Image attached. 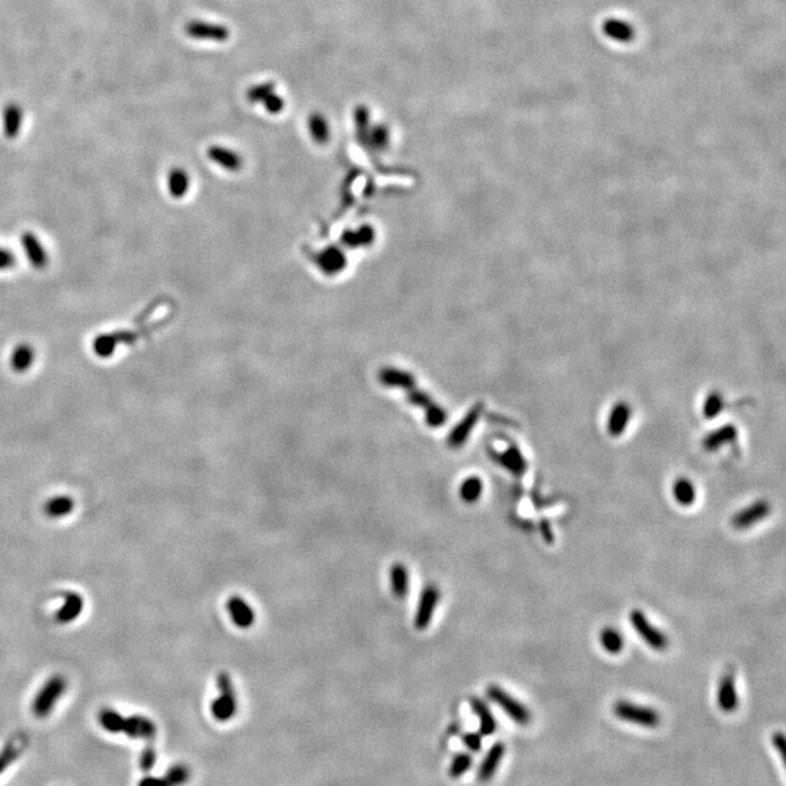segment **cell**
<instances>
[{
    "label": "cell",
    "mask_w": 786,
    "mask_h": 786,
    "mask_svg": "<svg viewBox=\"0 0 786 786\" xmlns=\"http://www.w3.org/2000/svg\"><path fill=\"white\" fill-rule=\"evenodd\" d=\"M603 32L619 43H629L634 38V28L619 19H607L603 24Z\"/></svg>",
    "instance_id": "cell-22"
},
{
    "label": "cell",
    "mask_w": 786,
    "mask_h": 786,
    "mask_svg": "<svg viewBox=\"0 0 786 786\" xmlns=\"http://www.w3.org/2000/svg\"><path fill=\"white\" fill-rule=\"evenodd\" d=\"M166 782V786H184L191 777V770L185 765H174L162 776Z\"/></svg>",
    "instance_id": "cell-34"
},
{
    "label": "cell",
    "mask_w": 786,
    "mask_h": 786,
    "mask_svg": "<svg viewBox=\"0 0 786 786\" xmlns=\"http://www.w3.org/2000/svg\"><path fill=\"white\" fill-rule=\"evenodd\" d=\"M217 685H219V696L212 702L210 710L214 720H217L219 722H226L236 715L238 705H236L233 685L227 673L219 675Z\"/></svg>",
    "instance_id": "cell-3"
},
{
    "label": "cell",
    "mask_w": 786,
    "mask_h": 786,
    "mask_svg": "<svg viewBox=\"0 0 786 786\" xmlns=\"http://www.w3.org/2000/svg\"><path fill=\"white\" fill-rule=\"evenodd\" d=\"M314 259H317L319 269H322L325 274H337L342 271L347 264L344 252L337 247H332L319 252Z\"/></svg>",
    "instance_id": "cell-17"
},
{
    "label": "cell",
    "mask_w": 786,
    "mask_h": 786,
    "mask_svg": "<svg viewBox=\"0 0 786 786\" xmlns=\"http://www.w3.org/2000/svg\"><path fill=\"white\" fill-rule=\"evenodd\" d=\"M484 492V482L479 477H469L460 485L459 495L466 504H475Z\"/></svg>",
    "instance_id": "cell-28"
},
{
    "label": "cell",
    "mask_w": 786,
    "mask_h": 786,
    "mask_svg": "<svg viewBox=\"0 0 786 786\" xmlns=\"http://www.w3.org/2000/svg\"><path fill=\"white\" fill-rule=\"evenodd\" d=\"M470 707L479 720V734L482 737H489V735L495 734V731L498 728L497 721H495V717L492 715V712L489 710V706L487 705V702H484L479 697H472L470 699Z\"/></svg>",
    "instance_id": "cell-16"
},
{
    "label": "cell",
    "mask_w": 786,
    "mask_h": 786,
    "mask_svg": "<svg viewBox=\"0 0 786 786\" xmlns=\"http://www.w3.org/2000/svg\"><path fill=\"white\" fill-rule=\"evenodd\" d=\"M379 379L384 386L389 387H399V389H412L415 387V377L401 369L395 367H384L379 373Z\"/></svg>",
    "instance_id": "cell-18"
},
{
    "label": "cell",
    "mask_w": 786,
    "mask_h": 786,
    "mask_svg": "<svg viewBox=\"0 0 786 786\" xmlns=\"http://www.w3.org/2000/svg\"><path fill=\"white\" fill-rule=\"evenodd\" d=\"M487 696L495 705H498L502 710V712L508 715L516 724L524 727L532 721V714L527 707L520 700H517L516 697L502 690L499 686H495V685L488 686Z\"/></svg>",
    "instance_id": "cell-4"
},
{
    "label": "cell",
    "mask_w": 786,
    "mask_h": 786,
    "mask_svg": "<svg viewBox=\"0 0 786 786\" xmlns=\"http://www.w3.org/2000/svg\"><path fill=\"white\" fill-rule=\"evenodd\" d=\"M275 92V85L272 82H267V84H259V85H255L252 88L248 89L247 92V99L252 104H257V102H262L268 95L274 94Z\"/></svg>",
    "instance_id": "cell-39"
},
{
    "label": "cell",
    "mask_w": 786,
    "mask_h": 786,
    "mask_svg": "<svg viewBox=\"0 0 786 786\" xmlns=\"http://www.w3.org/2000/svg\"><path fill=\"white\" fill-rule=\"evenodd\" d=\"M189 185L188 174L184 169H174L169 174V189L174 196H182Z\"/></svg>",
    "instance_id": "cell-37"
},
{
    "label": "cell",
    "mask_w": 786,
    "mask_h": 786,
    "mask_svg": "<svg viewBox=\"0 0 786 786\" xmlns=\"http://www.w3.org/2000/svg\"><path fill=\"white\" fill-rule=\"evenodd\" d=\"M491 456L494 457V460H497L505 470H508L509 474L514 475V477H522V475H524V472L527 470V462H526L524 456L514 446L508 447L502 453L491 452Z\"/></svg>",
    "instance_id": "cell-13"
},
{
    "label": "cell",
    "mask_w": 786,
    "mask_h": 786,
    "mask_svg": "<svg viewBox=\"0 0 786 786\" xmlns=\"http://www.w3.org/2000/svg\"><path fill=\"white\" fill-rule=\"evenodd\" d=\"M307 124H309V130H310V134H312L314 141L319 143V144L328 143V140H329V126H328V121L325 120V116L322 114H318V112L312 114L309 116Z\"/></svg>",
    "instance_id": "cell-29"
},
{
    "label": "cell",
    "mask_w": 786,
    "mask_h": 786,
    "mask_svg": "<svg viewBox=\"0 0 786 786\" xmlns=\"http://www.w3.org/2000/svg\"><path fill=\"white\" fill-rule=\"evenodd\" d=\"M76 502L70 495H56L44 504V513L50 519H63L71 514Z\"/></svg>",
    "instance_id": "cell-20"
},
{
    "label": "cell",
    "mask_w": 786,
    "mask_h": 786,
    "mask_svg": "<svg viewBox=\"0 0 786 786\" xmlns=\"http://www.w3.org/2000/svg\"><path fill=\"white\" fill-rule=\"evenodd\" d=\"M139 786H166V782L164 777L146 776L139 782Z\"/></svg>",
    "instance_id": "cell-47"
},
{
    "label": "cell",
    "mask_w": 786,
    "mask_h": 786,
    "mask_svg": "<svg viewBox=\"0 0 786 786\" xmlns=\"http://www.w3.org/2000/svg\"><path fill=\"white\" fill-rule=\"evenodd\" d=\"M21 123H22V109L15 105V104H11L5 108L4 111V129H5V134L8 137H15L18 133H19V129H21Z\"/></svg>",
    "instance_id": "cell-31"
},
{
    "label": "cell",
    "mask_w": 786,
    "mask_h": 786,
    "mask_svg": "<svg viewBox=\"0 0 786 786\" xmlns=\"http://www.w3.org/2000/svg\"><path fill=\"white\" fill-rule=\"evenodd\" d=\"M627 419H629V411H627L626 407H622V405H620V407L615 408V411H613L612 415H610L609 425H607L609 434L613 436V437L620 436L622 432L625 431V428H626Z\"/></svg>",
    "instance_id": "cell-33"
},
{
    "label": "cell",
    "mask_w": 786,
    "mask_h": 786,
    "mask_svg": "<svg viewBox=\"0 0 786 786\" xmlns=\"http://www.w3.org/2000/svg\"><path fill=\"white\" fill-rule=\"evenodd\" d=\"M613 714L620 721L644 728H657L661 722V715L651 706H644L627 700H619L613 706Z\"/></svg>",
    "instance_id": "cell-2"
},
{
    "label": "cell",
    "mask_w": 786,
    "mask_h": 786,
    "mask_svg": "<svg viewBox=\"0 0 786 786\" xmlns=\"http://www.w3.org/2000/svg\"><path fill=\"white\" fill-rule=\"evenodd\" d=\"M84 609H85L84 597L79 593L67 592L64 595V600H63L61 607L56 612L54 619L60 625H69V623L79 619V616L82 615Z\"/></svg>",
    "instance_id": "cell-10"
},
{
    "label": "cell",
    "mask_w": 786,
    "mask_h": 786,
    "mask_svg": "<svg viewBox=\"0 0 786 786\" xmlns=\"http://www.w3.org/2000/svg\"><path fill=\"white\" fill-rule=\"evenodd\" d=\"M599 640H600V644H602L603 650L607 654L617 655L625 648V640H623L622 634L619 631H616L615 627H605L603 631L600 632V635H599Z\"/></svg>",
    "instance_id": "cell-27"
},
{
    "label": "cell",
    "mask_w": 786,
    "mask_h": 786,
    "mask_svg": "<svg viewBox=\"0 0 786 786\" xmlns=\"http://www.w3.org/2000/svg\"><path fill=\"white\" fill-rule=\"evenodd\" d=\"M540 532H542V536L543 539L547 542V543H552L554 542V533H552V529H550L549 523L546 520H543L540 523Z\"/></svg>",
    "instance_id": "cell-48"
},
{
    "label": "cell",
    "mask_w": 786,
    "mask_h": 786,
    "mask_svg": "<svg viewBox=\"0 0 786 786\" xmlns=\"http://www.w3.org/2000/svg\"><path fill=\"white\" fill-rule=\"evenodd\" d=\"M354 121H356L359 139L362 141L366 137V134L370 129L369 127V123H370V111H369V108L364 106V105H359L356 108V111H354Z\"/></svg>",
    "instance_id": "cell-38"
},
{
    "label": "cell",
    "mask_w": 786,
    "mask_h": 786,
    "mask_svg": "<svg viewBox=\"0 0 786 786\" xmlns=\"http://www.w3.org/2000/svg\"><path fill=\"white\" fill-rule=\"evenodd\" d=\"M408 401H409L412 405L421 407L424 411L428 409L432 404H434V402L431 401V398L427 395L425 392L418 390V389H415V387L408 389Z\"/></svg>",
    "instance_id": "cell-42"
},
{
    "label": "cell",
    "mask_w": 786,
    "mask_h": 786,
    "mask_svg": "<svg viewBox=\"0 0 786 786\" xmlns=\"http://www.w3.org/2000/svg\"><path fill=\"white\" fill-rule=\"evenodd\" d=\"M772 744L775 747V750L779 753V756L782 759H785V749H786V738H785V734L777 731L772 735Z\"/></svg>",
    "instance_id": "cell-46"
},
{
    "label": "cell",
    "mask_w": 786,
    "mask_h": 786,
    "mask_svg": "<svg viewBox=\"0 0 786 786\" xmlns=\"http://www.w3.org/2000/svg\"><path fill=\"white\" fill-rule=\"evenodd\" d=\"M673 497L682 507H690L696 501V488L687 478H679L673 484Z\"/></svg>",
    "instance_id": "cell-25"
},
{
    "label": "cell",
    "mask_w": 786,
    "mask_h": 786,
    "mask_svg": "<svg viewBox=\"0 0 786 786\" xmlns=\"http://www.w3.org/2000/svg\"><path fill=\"white\" fill-rule=\"evenodd\" d=\"M262 102H264L265 109H267L269 114H279V112H282V111L284 109V101H283V98L279 96L275 92L271 94V95H268Z\"/></svg>",
    "instance_id": "cell-45"
},
{
    "label": "cell",
    "mask_w": 786,
    "mask_h": 786,
    "mask_svg": "<svg viewBox=\"0 0 786 786\" xmlns=\"http://www.w3.org/2000/svg\"><path fill=\"white\" fill-rule=\"evenodd\" d=\"M629 622H631L634 631L650 648L655 651H664L668 647V638L665 637V634L648 620L642 610H631V613H629Z\"/></svg>",
    "instance_id": "cell-5"
},
{
    "label": "cell",
    "mask_w": 786,
    "mask_h": 786,
    "mask_svg": "<svg viewBox=\"0 0 786 786\" xmlns=\"http://www.w3.org/2000/svg\"><path fill=\"white\" fill-rule=\"evenodd\" d=\"M67 690V680L61 675L51 676L39 690L36 692L34 700H32V714L36 718H47L53 710L56 707L60 697Z\"/></svg>",
    "instance_id": "cell-1"
},
{
    "label": "cell",
    "mask_w": 786,
    "mask_h": 786,
    "mask_svg": "<svg viewBox=\"0 0 786 786\" xmlns=\"http://www.w3.org/2000/svg\"><path fill=\"white\" fill-rule=\"evenodd\" d=\"M98 722L109 734H121L124 730L126 717H123L120 712L111 710V707H104L98 714Z\"/></svg>",
    "instance_id": "cell-23"
},
{
    "label": "cell",
    "mask_w": 786,
    "mask_h": 786,
    "mask_svg": "<svg viewBox=\"0 0 786 786\" xmlns=\"http://www.w3.org/2000/svg\"><path fill=\"white\" fill-rule=\"evenodd\" d=\"M462 740L472 753H478L482 749V735L479 732H466Z\"/></svg>",
    "instance_id": "cell-44"
},
{
    "label": "cell",
    "mask_w": 786,
    "mask_h": 786,
    "mask_svg": "<svg viewBox=\"0 0 786 786\" xmlns=\"http://www.w3.org/2000/svg\"><path fill=\"white\" fill-rule=\"evenodd\" d=\"M472 765H474V757H472L469 753L454 755V757L450 763V767H449L450 777H453V779L462 777L463 775H466L470 770Z\"/></svg>",
    "instance_id": "cell-35"
},
{
    "label": "cell",
    "mask_w": 786,
    "mask_h": 786,
    "mask_svg": "<svg viewBox=\"0 0 786 786\" xmlns=\"http://www.w3.org/2000/svg\"><path fill=\"white\" fill-rule=\"evenodd\" d=\"M32 363V349L28 348V347H19L15 349L14 356H12V366L15 370H25L31 366Z\"/></svg>",
    "instance_id": "cell-40"
},
{
    "label": "cell",
    "mask_w": 786,
    "mask_h": 786,
    "mask_svg": "<svg viewBox=\"0 0 786 786\" xmlns=\"http://www.w3.org/2000/svg\"><path fill=\"white\" fill-rule=\"evenodd\" d=\"M717 702L720 710L725 714H732L738 707V693H737L734 676L731 673L724 675V677L721 679Z\"/></svg>",
    "instance_id": "cell-14"
},
{
    "label": "cell",
    "mask_w": 786,
    "mask_h": 786,
    "mask_svg": "<svg viewBox=\"0 0 786 786\" xmlns=\"http://www.w3.org/2000/svg\"><path fill=\"white\" fill-rule=\"evenodd\" d=\"M479 414H481L479 407L472 408V411L463 418V421L454 427V429L452 431V434L447 439V444L452 449H459L464 444V442L467 440V437L470 434V431L474 429V427H475V424L479 418Z\"/></svg>",
    "instance_id": "cell-15"
},
{
    "label": "cell",
    "mask_w": 786,
    "mask_h": 786,
    "mask_svg": "<svg viewBox=\"0 0 786 786\" xmlns=\"http://www.w3.org/2000/svg\"><path fill=\"white\" fill-rule=\"evenodd\" d=\"M209 157L213 162H216L217 165H220L227 171H238L242 168L241 154L222 146H212L209 149Z\"/></svg>",
    "instance_id": "cell-19"
},
{
    "label": "cell",
    "mask_w": 786,
    "mask_h": 786,
    "mask_svg": "<svg viewBox=\"0 0 786 786\" xmlns=\"http://www.w3.org/2000/svg\"><path fill=\"white\" fill-rule=\"evenodd\" d=\"M376 238L374 234V230L373 227L370 226H363L360 227L359 230H348L344 233L342 236V242L347 245V247H351V248H357V247H369L370 244H373Z\"/></svg>",
    "instance_id": "cell-24"
},
{
    "label": "cell",
    "mask_w": 786,
    "mask_h": 786,
    "mask_svg": "<svg viewBox=\"0 0 786 786\" xmlns=\"http://www.w3.org/2000/svg\"><path fill=\"white\" fill-rule=\"evenodd\" d=\"M188 36L195 39H207V41H226L230 31L219 24H210L203 21H191L185 26Z\"/></svg>",
    "instance_id": "cell-8"
},
{
    "label": "cell",
    "mask_w": 786,
    "mask_h": 786,
    "mask_svg": "<svg viewBox=\"0 0 786 786\" xmlns=\"http://www.w3.org/2000/svg\"><path fill=\"white\" fill-rule=\"evenodd\" d=\"M504 755H505L504 742L497 741L495 744L491 745V749L485 755V757L481 762L479 769H478V780L481 783H487L494 777V775L497 773V770H498V767H499V765L504 759Z\"/></svg>",
    "instance_id": "cell-11"
},
{
    "label": "cell",
    "mask_w": 786,
    "mask_h": 786,
    "mask_svg": "<svg viewBox=\"0 0 786 786\" xmlns=\"http://www.w3.org/2000/svg\"><path fill=\"white\" fill-rule=\"evenodd\" d=\"M226 607L230 613L232 622L238 627L248 629L255 623V612L249 606V603L245 602L242 597L239 596L230 597L226 603Z\"/></svg>",
    "instance_id": "cell-9"
},
{
    "label": "cell",
    "mask_w": 786,
    "mask_h": 786,
    "mask_svg": "<svg viewBox=\"0 0 786 786\" xmlns=\"http://www.w3.org/2000/svg\"><path fill=\"white\" fill-rule=\"evenodd\" d=\"M735 437H737V431H735L734 427H731V425L724 427L718 431H714L712 434H710L703 440V449H706L707 452H714V450L722 447L724 444L731 443Z\"/></svg>",
    "instance_id": "cell-26"
},
{
    "label": "cell",
    "mask_w": 786,
    "mask_h": 786,
    "mask_svg": "<svg viewBox=\"0 0 786 786\" xmlns=\"http://www.w3.org/2000/svg\"><path fill=\"white\" fill-rule=\"evenodd\" d=\"M21 752H22V742L18 738L9 741L4 747V750L0 752V775H2L19 757Z\"/></svg>",
    "instance_id": "cell-32"
},
{
    "label": "cell",
    "mask_w": 786,
    "mask_h": 786,
    "mask_svg": "<svg viewBox=\"0 0 786 786\" xmlns=\"http://www.w3.org/2000/svg\"><path fill=\"white\" fill-rule=\"evenodd\" d=\"M770 514V504L766 499H759L734 514L731 524L737 530H747L765 520Z\"/></svg>",
    "instance_id": "cell-6"
},
{
    "label": "cell",
    "mask_w": 786,
    "mask_h": 786,
    "mask_svg": "<svg viewBox=\"0 0 786 786\" xmlns=\"http://www.w3.org/2000/svg\"><path fill=\"white\" fill-rule=\"evenodd\" d=\"M123 732L134 740H151L157 734L156 724L143 715L126 717Z\"/></svg>",
    "instance_id": "cell-12"
},
{
    "label": "cell",
    "mask_w": 786,
    "mask_h": 786,
    "mask_svg": "<svg viewBox=\"0 0 786 786\" xmlns=\"http://www.w3.org/2000/svg\"><path fill=\"white\" fill-rule=\"evenodd\" d=\"M24 247H25V249H26V252H28V255H29L34 265L43 267L46 264V259H47L46 254H44L43 248L39 247V244L36 242V239L34 238L32 234L28 233V234L24 236Z\"/></svg>",
    "instance_id": "cell-36"
},
{
    "label": "cell",
    "mask_w": 786,
    "mask_h": 786,
    "mask_svg": "<svg viewBox=\"0 0 786 786\" xmlns=\"http://www.w3.org/2000/svg\"><path fill=\"white\" fill-rule=\"evenodd\" d=\"M156 760H157V755H156V750L153 749V747H146V749L141 752L140 755V769L143 772H149L153 769V766L156 765Z\"/></svg>",
    "instance_id": "cell-43"
},
{
    "label": "cell",
    "mask_w": 786,
    "mask_h": 786,
    "mask_svg": "<svg viewBox=\"0 0 786 786\" xmlns=\"http://www.w3.org/2000/svg\"><path fill=\"white\" fill-rule=\"evenodd\" d=\"M425 417H427V424L429 427H442L447 418L444 409L437 404H432L428 409H425Z\"/></svg>",
    "instance_id": "cell-41"
},
{
    "label": "cell",
    "mask_w": 786,
    "mask_h": 786,
    "mask_svg": "<svg viewBox=\"0 0 786 786\" xmlns=\"http://www.w3.org/2000/svg\"><path fill=\"white\" fill-rule=\"evenodd\" d=\"M390 140V131L384 124H377L372 129H369L366 137L362 140V143L367 144L370 149L374 150H383L387 147Z\"/></svg>",
    "instance_id": "cell-30"
},
{
    "label": "cell",
    "mask_w": 786,
    "mask_h": 786,
    "mask_svg": "<svg viewBox=\"0 0 786 786\" xmlns=\"http://www.w3.org/2000/svg\"><path fill=\"white\" fill-rule=\"evenodd\" d=\"M390 584L393 595L398 599H404L408 595L409 574L408 568L404 564H395L390 568Z\"/></svg>",
    "instance_id": "cell-21"
},
{
    "label": "cell",
    "mask_w": 786,
    "mask_h": 786,
    "mask_svg": "<svg viewBox=\"0 0 786 786\" xmlns=\"http://www.w3.org/2000/svg\"><path fill=\"white\" fill-rule=\"evenodd\" d=\"M439 600H440V590L436 585L428 584L422 590L417 615H415V627L418 631H424V629L428 627L432 619V615H434V610L439 605Z\"/></svg>",
    "instance_id": "cell-7"
}]
</instances>
